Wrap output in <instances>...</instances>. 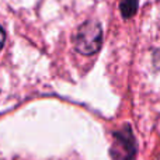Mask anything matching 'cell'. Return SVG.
Listing matches in <instances>:
<instances>
[{
    "mask_svg": "<svg viewBox=\"0 0 160 160\" xmlns=\"http://www.w3.org/2000/svg\"><path fill=\"white\" fill-rule=\"evenodd\" d=\"M4 39H6L4 31H3V28L0 27V49H2V48H3V44H4Z\"/></svg>",
    "mask_w": 160,
    "mask_h": 160,
    "instance_id": "4",
    "label": "cell"
},
{
    "mask_svg": "<svg viewBox=\"0 0 160 160\" xmlns=\"http://www.w3.org/2000/svg\"><path fill=\"white\" fill-rule=\"evenodd\" d=\"M102 31L96 21H88L79 28L75 37V48L82 55H93L101 47Z\"/></svg>",
    "mask_w": 160,
    "mask_h": 160,
    "instance_id": "1",
    "label": "cell"
},
{
    "mask_svg": "<svg viewBox=\"0 0 160 160\" xmlns=\"http://www.w3.org/2000/svg\"><path fill=\"white\" fill-rule=\"evenodd\" d=\"M135 150H136V145L131 129L125 128V129L115 133V139H114V145H112L114 159L132 160L133 155H135Z\"/></svg>",
    "mask_w": 160,
    "mask_h": 160,
    "instance_id": "2",
    "label": "cell"
},
{
    "mask_svg": "<svg viewBox=\"0 0 160 160\" xmlns=\"http://www.w3.org/2000/svg\"><path fill=\"white\" fill-rule=\"evenodd\" d=\"M138 8V0H122L121 3V11L124 17H131Z\"/></svg>",
    "mask_w": 160,
    "mask_h": 160,
    "instance_id": "3",
    "label": "cell"
}]
</instances>
